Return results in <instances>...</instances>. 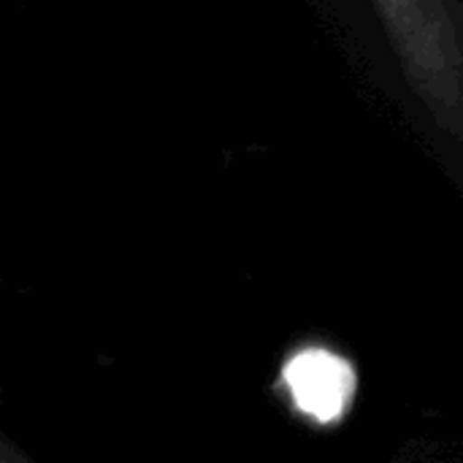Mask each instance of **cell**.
I'll return each mask as SVG.
<instances>
[{
    "label": "cell",
    "mask_w": 463,
    "mask_h": 463,
    "mask_svg": "<svg viewBox=\"0 0 463 463\" xmlns=\"http://www.w3.org/2000/svg\"><path fill=\"white\" fill-rule=\"evenodd\" d=\"M393 54L434 122L461 136L463 22L458 0H372Z\"/></svg>",
    "instance_id": "6da1fadb"
},
{
    "label": "cell",
    "mask_w": 463,
    "mask_h": 463,
    "mask_svg": "<svg viewBox=\"0 0 463 463\" xmlns=\"http://www.w3.org/2000/svg\"><path fill=\"white\" fill-rule=\"evenodd\" d=\"M293 404L317 423H334L355 396L353 366L328 350H304L285 366Z\"/></svg>",
    "instance_id": "7a4b0ae2"
}]
</instances>
